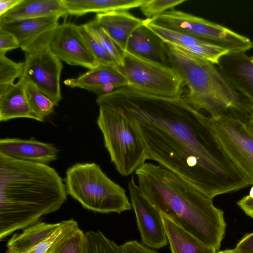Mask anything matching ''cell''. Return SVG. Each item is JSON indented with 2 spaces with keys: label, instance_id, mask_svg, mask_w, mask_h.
<instances>
[{
  "label": "cell",
  "instance_id": "cell-1",
  "mask_svg": "<svg viewBox=\"0 0 253 253\" xmlns=\"http://www.w3.org/2000/svg\"><path fill=\"white\" fill-rule=\"evenodd\" d=\"M96 102L164 130L224 171L244 178L213 133L209 117L191 106L182 96H161L126 86L98 96Z\"/></svg>",
  "mask_w": 253,
  "mask_h": 253
},
{
  "label": "cell",
  "instance_id": "cell-2",
  "mask_svg": "<svg viewBox=\"0 0 253 253\" xmlns=\"http://www.w3.org/2000/svg\"><path fill=\"white\" fill-rule=\"evenodd\" d=\"M67 195L53 168L0 153V239L57 211Z\"/></svg>",
  "mask_w": 253,
  "mask_h": 253
},
{
  "label": "cell",
  "instance_id": "cell-3",
  "mask_svg": "<svg viewBox=\"0 0 253 253\" xmlns=\"http://www.w3.org/2000/svg\"><path fill=\"white\" fill-rule=\"evenodd\" d=\"M147 200L161 213L205 244L219 250L226 224L212 199L160 165L146 162L135 171Z\"/></svg>",
  "mask_w": 253,
  "mask_h": 253
},
{
  "label": "cell",
  "instance_id": "cell-4",
  "mask_svg": "<svg viewBox=\"0 0 253 253\" xmlns=\"http://www.w3.org/2000/svg\"><path fill=\"white\" fill-rule=\"evenodd\" d=\"M127 118L139 136L149 160L156 161L209 198L250 185L208 162L164 130Z\"/></svg>",
  "mask_w": 253,
  "mask_h": 253
},
{
  "label": "cell",
  "instance_id": "cell-5",
  "mask_svg": "<svg viewBox=\"0 0 253 253\" xmlns=\"http://www.w3.org/2000/svg\"><path fill=\"white\" fill-rule=\"evenodd\" d=\"M165 43L170 66L188 87L182 97L191 106L205 110L213 118L227 115L246 122L253 115L251 103L231 86L215 65Z\"/></svg>",
  "mask_w": 253,
  "mask_h": 253
},
{
  "label": "cell",
  "instance_id": "cell-6",
  "mask_svg": "<svg viewBox=\"0 0 253 253\" xmlns=\"http://www.w3.org/2000/svg\"><path fill=\"white\" fill-rule=\"evenodd\" d=\"M68 195L85 209L101 213L130 210L126 190L111 179L95 163H77L64 178Z\"/></svg>",
  "mask_w": 253,
  "mask_h": 253
},
{
  "label": "cell",
  "instance_id": "cell-7",
  "mask_svg": "<svg viewBox=\"0 0 253 253\" xmlns=\"http://www.w3.org/2000/svg\"><path fill=\"white\" fill-rule=\"evenodd\" d=\"M97 126L111 162L122 176L131 174L148 159L142 142L130 121L122 113L99 106Z\"/></svg>",
  "mask_w": 253,
  "mask_h": 253
},
{
  "label": "cell",
  "instance_id": "cell-8",
  "mask_svg": "<svg viewBox=\"0 0 253 253\" xmlns=\"http://www.w3.org/2000/svg\"><path fill=\"white\" fill-rule=\"evenodd\" d=\"M128 85L149 94L165 97L182 96L185 85L173 67L144 59L125 51L122 61L116 67Z\"/></svg>",
  "mask_w": 253,
  "mask_h": 253
},
{
  "label": "cell",
  "instance_id": "cell-9",
  "mask_svg": "<svg viewBox=\"0 0 253 253\" xmlns=\"http://www.w3.org/2000/svg\"><path fill=\"white\" fill-rule=\"evenodd\" d=\"M209 123L226 154L253 185V133L245 122L230 116L210 117Z\"/></svg>",
  "mask_w": 253,
  "mask_h": 253
},
{
  "label": "cell",
  "instance_id": "cell-10",
  "mask_svg": "<svg viewBox=\"0 0 253 253\" xmlns=\"http://www.w3.org/2000/svg\"><path fill=\"white\" fill-rule=\"evenodd\" d=\"M20 78L32 84L58 106L62 97L60 78L63 65L48 46L25 53Z\"/></svg>",
  "mask_w": 253,
  "mask_h": 253
},
{
  "label": "cell",
  "instance_id": "cell-11",
  "mask_svg": "<svg viewBox=\"0 0 253 253\" xmlns=\"http://www.w3.org/2000/svg\"><path fill=\"white\" fill-rule=\"evenodd\" d=\"M149 20L158 25L221 47L224 46L230 38L228 28L181 10H169Z\"/></svg>",
  "mask_w": 253,
  "mask_h": 253
},
{
  "label": "cell",
  "instance_id": "cell-12",
  "mask_svg": "<svg viewBox=\"0 0 253 253\" xmlns=\"http://www.w3.org/2000/svg\"><path fill=\"white\" fill-rule=\"evenodd\" d=\"M127 187L142 244L153 249L165 247L168 241L161 213L144 196L133 176Z\"/></svg>",
  "mask_w": 253,
  "mask_h": 253
},
{
  "label": "cell",
  "instance_id": "cell-13",
  "mask_svg": "<svg viewBox=\"0 0 253 253\" xmlns=\"http://www.w3.org/2000/svg\"><path fill=\"white\" fill-rule=\"evenodd\" d=\"M48 47L61 61L70 65L90 70L98 65L84 40L79 26L73 23L65 22L59 24Z\"/></svg>",
  "mask_w": 253,
  "mask_h": 253
},
{
  "label": "cell",
  "instance_id": "cell-14",
  "mask_svg": "<svg viewBox=\"0 0 253 253\" xmlns=\"http://www.w3.org/2000/svg\"><path fill=\"white\" fill-rule=\"evenodd\" d=\"M58 16L0 22V29L12 33L20 48L30 53L46 46L59 25Z\"/></svg>",
  "mask_w": 253,
  "mask_h": 253
},
{
  "label": "cell",
  "instance_id": "cell-15",
  "mask_svg": "<svg viewBox=\"0 0 253 253\" xmlns=\"http://www.w3.org/2000/svg\"><path fill=\"white\" fill-rule=\"evenodd\" d=\"M143 24L164 42L173 44L180 49L216 65L220 58L228 50L203 40L169 29L143 20Z\"/></svg>",
  "mask_w": 253,
  "mask_h": 253
},
{
  "label": "cell",
  "instance_id": "cell-16",
  "mask_svg": "<svg viewBox=\"0 0 253 253\" xmlns=\"http://www.w3.org/2000/svg\"><path fill=\"white\" fill-rule=\"evenodd\" d=\"M216 65L231 86L253 107V56L246 52H228Z\"/></svg>",
  "mask_w": 253,
  "mask_h": 253
},
{
  "label": "cell",
  "instance_id": "cell-17",
  "mask_svg": "<svg viewBox=\"0 0 253 253\" xmlns=\"http://www.w3.org/2000/svg\"><path fill=\"white\" fill-rule=\"evenodd\" d=\"M64 83L71 88L84 89L98 96L128 85L116 67L101 64L77 78L65 80Z\"/></svg>",
  "mask_w": 253,
  "mask_h": 253
},
{
  "label": "cell",
  "instance_id": "cell-18",
  "mask_svg": "<svg viewBox=\"0 0 253 253\" xmlns=\"http://www.w3.org/2000/svg\"><path fill=\"white\" fill-rule=\"evenodd\" d=\"M58 150L52 144L35 139H0V153L10 158L47 165L57 159Z\"/></svg>",
  "mask_w": 253,
  "mask_h": 253
},
{
  "label": "cell",
  "instance_id": "cell-19",
  "mask_svg": "<svg viewBox=\"0 0 253 253\" xmlns=\"http://www.w3.org/2000/svg\"><path fill=\"white\" fill-rule=\"evenodd\" d=\"M126 51L138 57L170 66L165 43L143 24L130 36Z\"/></svg>",
  "mask_w": 253,
  "mask_h": 253
},
{
  "label": "cell",
  "instance_id": "cell-20",
  "mask_svg": "<svg viewBox=\"0 0 253 253\" xmlns=\"http://www.w3.org/2000/svg\"><path fill=\"white\" fill-rule=\"evenodd\" d=\"M95 19L123 52L126 50L131 35L143 24V20L127 11L97 14Z\"/></svg>",
  "mask_w": 253,
  "mask_h": 253
},
{
  "label": "cell",
  "instance_id": "cell-21",
  "mask_svg": "<svg viewBox=\"0 0 253 253\" xmlns=\"http://www.w3.org/2000/svg\"><path fill=\"white\" fill-rule=\"evenodd\" d=\"M68 14L62 0H21L14 8L0 16V22Z\"/></svg>",
  "mask_w": 253,
  "mask_h": 253
},
{
  "label": "cell",
  "instance_id": "cell-22",
  "mask_svg": "<svg viewBox=\"0 0 253 253\" xmlns=\"http://www.w3.org/2000/svg\"><path fill=\"white\" fill-rule=\"evenodd\" d=\"M29 118L39 122L43 121L36 115L28 104L22 81L11 85L0 95V121L15 118Z\"/></svg>",
  "mask_w": 253,
  "mask_h": 253
},
{
  "label": "cell",
  "instance_id": "cell-23",
  "mask_svg": "<svg viewBox=\"0 0 253 253\" xmlns=\"http://www.w3.org/2000/svg\"><path fill=\"white\" fill-rule=\"evenodd\" d=\"M61 222L48 223L38 221L14 234L7 244L11 253H26L49 238L60 226Z\"/></svg>",
  "mask_w": 253,
  "mask_h": 253
},
{
  "label": "cell",
  "instance_id": "cell-24",
  "mask_svg": "<svg viewBox=\"0 0 253 253\" xmlns=\"http://www.w3.org/2000/svg\"><path fill=\"white\" fill-rule=\"evenodd\" d=\"M171 253H216L209 246L161 213Z\"/></svg>",
  "mask_w": 253,
  "mask_h": 253
},
{
  "label": "cell",
  "instance_id": "cell-25",
  "mask_svg": "<svg viewBox=\"0 0 253 253\" xmlns=\"http://www.w3.org/2000/svg\"><path fill=\"white\" fill-rule=\"evenodd\" d=\"M68 14L104 13L140 7L145 0H62Z\"/></svg>",
  "mask_w": 253,
  "mask_h": 253
},
{
  "label": "cell",
  "instance_id": "cell-26",
  "mask_svg": "<svg viewBox=\"0 0 253 253\" xmlns=\"http://www.w3.org/2000/svg\"><path fill=\"white\" fill-rule=\"evenodd\" d=\"M79 228L74 219L61 221L59 228L49 238L26 253H49L60 246Z\"/></svg>",
  "mask_w": 253,
  "mask_h": 253
},
{
  "label": "cell",
  "instance_id": "cell-27",
  "mask_svg": "<svg viewBox=\"0 0 253 253\" xmlns=\"http://www.w3.org/2000/svg\"><path fill=\"white\" fill-rule=\"evenodd\" d=\"M22 81L26 96L33 112L44 121V119L50 115L55 106L46 96L29 83Z\"/></svg>",
  "mask_w": 253,
  "mask_h": 253
},
{
  "label": "cell",
  "instance_id": "cell-28",
  "mask_svg": "<svg viewBox=\"0 0 253 253\" xmlns=\"http://www.w3.org/2000/svg\"><path fill=\"white\" fill-rule=\"evenodd\" d=\"M83 253H122L120 246L100 231L85 233Z\"/></svg>",
  "mask_w": 253,
  "mask_h": 253
},
{
  "label": "cell",
  "instance_id": "cell-29",
  "mask_svg": "<svg viewBox=\"0 0 253 253\" xmlns=\"http://www.w3.org/2000/svg\"><path fill=\"white\" fill-rule=\"evenodd\" d=\"M84 25L106 51L116 60L118 66L120 65L122 61L123 51L99 26L96 19H94Z\"/></svg>",
  "mask_w": 253,
  "mask_h": 253
},
{
  "label": "cell",
  "instance_id": "cell-30",
  "mask_svg": "<svg viewBox=\"0 0 253 253\" xmlns=\"http://www.w3.org/2000/svg\"><path fill=\"white\" fill-rule=\"evenodd\" d=\"M23 62H16L0 54V95L4 93L13 84L16 78L23 74Z\"/></svg>",
  "mask_w": 253,
  "mask_h": 253
},
{
  "label": "cell",
  "instance_id": "cell-31",
  "mask_svg": "<svg viewBox=\"0 0 253 253\" xmlns=\"http://www.w3.org/2000/svg\"><path fill=\"white\" fill-rule=\"evenodd\" d=\"M79 29L88 48L98 64L114 67L118 66L116 60L106 51L89 33L84 24L79 26Z\"/></svg>",
  "mask_w": 253,
  "mask_h": 253
},
{
  "label": "cell",
  "instance_id": "cell-32",
  "mask_svg": "<svg viewBox=\"0 0 253 253\" xmlns=\"http://www.w3.org/2000/svg\"><path fill=\"white\" fill-rule=\"evenodd\" d=\"M186 0H145L140 7L147 19H152L184 2Z\"/></svg>",
  "mask_w": 253,
  "mask_h": 253
},
{
  "label": "cell",
  "instance_id": "cell-33",
  "mask_svg": "<svg viewBox=\"0 0 253 253\" xmlns=\"http://www.w3.org/2000/svg\"><path fill=\"white\" fill-rule=\"evenodd\" d=\"M84 235L79 228L58 248L55 253H83Z\"/></svg>",
  "mask_w": 253,
  "mask_h": 253
},
{
  "label": "cell",
  "instance_id": "cell-34",
  "mask_svg": "<svg viewBox=\"0 0 253 253\" xmlns=\"http://www.w3.org/2000/svg\"><path fill=\"white\" fill-rule=\"evenodd\" d=\"M20 47L19 42L12 33L0 29V54Z\"/></svg>",
  "mask_w": 253,
  "mask_h": 253
},
{
  "label": "cell",
  "instance_id": "cell-35",
  "mask_svg": "<svg viewBox=\"0 0 253 253\" xmlns=\"http://www.w3.org/2000/svg\"><path fill=\"white\" fill-rule=\"evenodd\" d=\"M120 246L122 253H158L136 240L127 241Z\"/></svg>",
  "mask_w": 253,
  "mask_h": 253
},
{
  "label": "cell",
  "instance_id": "cell-36",
  "mask_svg": "<svg viewBox=\"0 0 253 253\" xmlns=\"http://www.w3.org/2000/svg\"><path fill=\"white\" fill-rule=\"evenodd\" d=\"M234 250L237 253H253V232L244 236Z\"/></svg>",
  "mask_w": 253,
  "mask_h": 253
},
{
  "label": "cell",
  "instance_id": "cell-37",
  "mask_svg": "<svg viewBox=\"0 0 253 253\" xmlns=\"http://www.w3.org/2000/svg\"><path fill=\"white\" fill-rule=\"evenodd\" d=\"M252 192L253 194V186ZM237 205L247 215L253 218V198L247 195L237 202Z\"/></svg>",
  "mask_w": 253,
  "mask_h": 253
},
{
  "label": "cell",
  "instance_id": "cell-38",
  "mask_svg": "<svg viewBox=\"0 0 253 253\" xmlns=\"http://www.w3.org/2000/svg\"><path fill=\"white\" fill-rule=\"evenodd\" d=\"M21 0H0V16L17 5Z\"/></svg>",
  "mask_w": 253,
  "mask_h": 253
},
{
  "label": "cell",
  "instance_id": "cell-39",
  "mask_svg": "<svg viewBox=\"0 0 253 253\" xmlns=\"http://www.w3.org/2000/svg\"><path fill=\"white\" fill-rule=\"evenodd\" d=\"M245 123L249 129L253 133V115H252Z\"/></svg>",
  "mask_w": 253,
  "mask_h": 253
},
{
  "label": "cell",
  "instance_id": "cell-40",
  "mask_svg": "<svg viewBox=\"0 0 253 253\" xmlns=\"http://www.w3.org/2000/svg\"><path fill=\"white\" fill-rule=\"evenodd\" d=\"M216 253H237L234 250V249H232V250L228 249V250H225L218 252Z\"/></svg>",
  "mask_w": 253,
  "mask_h": 253
},
{
  "label": "cell",
  "instance_id": "cell-41",
  "mask_svg": "<svg viewBox=\"0 0 253 253\" xmlns=\"http://www.w3.org/2000/svg\"><path fill=\"white\" fill-rule=\"evenodd\" d=\"M58 248H56V249H55L54 251H53L51 252H50V253H55V252H56V251L57 249H58Z\"/></svg>",
  "mask_w": 253,
  "mask_h": 253
},
{
  "label": "cell",
  "instance_id": "cell-42",
  "mask_svg": "<svg viewBox=\"0 0 253 253\" xmlns=\"http://www.w3.org/2000/svg\"><path fill=\"white\" fill-rule=\"evenodd\" d=\"M4 253H11L8 250H7Z\"/></svg>",
  "mask_w": 253,
  "mask_h": 253
}]
</instances>
